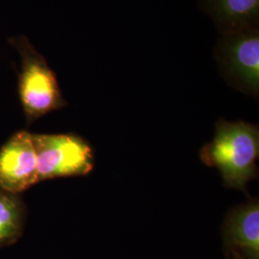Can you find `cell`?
<instances>
[{
    "label": "cell",
    "mask_w": 259,
    "mask_h": 259,
    "mask_svg": "<svg viewBox=\"0 0 259 259\" xmlns=\"http://www.w3.org/2000/svg\"><path fill=\"white\" fill-rule=\"evenodd\" d=\"M258 154L257 126L220 119L212 141L201 150V159L219 170L227 187L246 191L248 184L258 176Z\"/></svg>",
    "instance_id": "1"
},
{
    "label": "cell",
    "mask_w": 259,
    "mask_h": 259,
    "mask_svg": "<svg viewBox=\"0 0 259 259\" xmlns=\"http://www.w3.org/2000/svg\"><path fill=\"white\" fill-rule=\"evenodd\" d=\"M9 44L20 56L18 92L28 125L66 107L67 102L63 96L57 75L29 38L25 36L11 37Z\"/></svg>",
    "instance_id": "2"
},
{
    "label": "cell",
    "mask_w": 259,
    "mask_h": 259,
    "mask_svg": "<svg viewBox=\"0 0 259 259\" xmlns=\"http://www.w3.org/2000/svg\"><path fill=\"white\" fill-rule=\"evenodd\" d=\"M33 142L37 155L38 183L83 176L93 171V148L77 135H33Z\"/></svg>",
    "instance_id": "3"
},
{
    "label": "cell",
    "mask_w": 259,
    "mask_h": 259,
    "mask_svg": "<svg viewBox=\"0 0 259 259\" xmlns=\"http://www.w3.org/2000/svg\"><path fill=\"white\" fill-rule=\"evenodd\" d=\"M214 55L228 83L242 93L258 96L259 28L222 35Z\"/></svg>",
    "instance_id": "4"
},
{
    "label": "cell",
    "mask_w": 259,
    "mask_h": 259,
    "mask_svg": "<svg viewBox=\"0 0 259 259\" xmlns=\"http://www.w3.org/2000/svg\"><path fill=\"white\" fill-rule=\"evenodd\" d=\"M37 183L33 134L19 131L0 148V189L19 195Z\"/></svg>",
    "instance_id": "5"
},
{
    "label": "cell",
    "mask_w": 259,
    "mask_h": 259,
    "mask_svg": "<svg viewBox=\"0 0 259 259\" xmlns=\"http://www.w3.org/2000/svg\"><path fill=\"white\" fill-rule=\"evenodd\" d=\"M223 235L230 259H259L258 201H250L232 210L226 218Z\"/></svg>",
    "instance_id": "6"
},
{
    "label": "cell",
    "mask_w": 259,
    "mask_h": 259,
    "mask_svg": "<svg viewBox=\"0 0 259 259\" xmlns=\"http://www.w3.org/2000/svg\"><path fill=\"white\" fill-rule=\"evenodd\" d=\"M221 35L259 28V0H199Z\"/></svg>",
    "instance_id": "7"
},
{
    "label": "cell",
    "mask_w": 259,
    "mask_h": 259,
    "mask_svg": "<svg viewBox=\"0 0 259 259\" xmlns=\"http://www.w3.org/2000/svg\"><path fill=\"white\" fill-rule=\"evenodd\" d=\"M25 204L19 195L0 189V247L15 244L23 233Z\"/></svg>",
    "instance_id": "8"
}]
</instances>
